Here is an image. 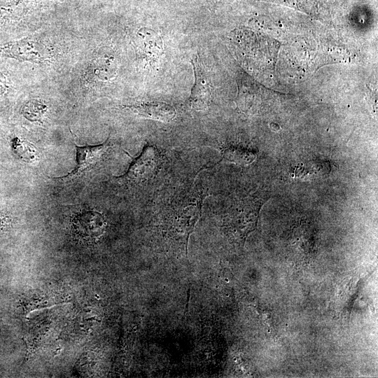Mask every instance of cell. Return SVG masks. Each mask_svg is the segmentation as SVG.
Masks as SVG:
<instances>
[{"instance_id": "1", "label": "cell", "mask_w": 378, "mask_h": 378, "mask_svg": "<svg viewBox=\"0 0 378 378\" xmlns=\"http://www.w3.org/2000/svg\"><path fill=\"white\" fill-rule=\"evenodd\" d=\"M204 197L202 190L192 188L175 197L164 210L171 230L179 234L187 246L190 234L200 217Z\"/></svg>"}, {"instance_id": "2", "label": "cell", "mask_w": 378, "mask_h": 378, "mask_svg": "<svg viewBox=\"0 0 378 378\" xmlns=\"http://www.w3.org/2000/svg\"><path fill=\"white\" fill-rule=\"evenodd\" d=\"M162 162L160 151L155 146L147 144L132 160L126 173L118 178L132 185L144 183L155 176Z\"/></svg>"}, {"instance_id": "3", "label": "cell", "mask_w": 378, "mask_h": 378, "mask_svg": "<svg viewBox=\"0 0 378 378\" xmlns=\"http://www.w3.org/2000/svg\"><path fill=\"white\" fill-rule=\"evenodd\" d=\"M237 83L238 95L235 101L241 111L254 114L264 108V104L268 100L265 88H261L258 83L243 72L239 75Z\"/></svg>"}, {"instance_id": "4", "label": "cell", "mask_w": 378, "mask_h": 378, "mask_svg": "<svg viewBox=\"0 0 378 378\" xmlns=\"http://www.w3.org/2000/svg\"><path fill=\"white\" fill-rule=\"evenodd\" d=\"M106 225L104 216L92 209L78 212L71 220V228L76 237L87 244L99 239L104 232Z\"/></svg>"}, {"instance_id": "5", "label": "cell", "mask_w": 378, "mask_h": 378, "mask_svg": "<svg viewBox=\"0 0 378 378\" xmlns=\"http://www.w3.org/2000/svg\"><path fill=\"white\" fill-rule=\"evenodd\" d=\"M0 57L41 64L48 58L46 47L29 37L0 44Z\"/></svg>"}, {"instance_id": "6", "label": "cell", "mask_w": 378, "mask_h": 378, "mask_svg": "<svg viewBox=\"0 0 378 378\" xmlns=\"http://www.w3.org/2000/svg\"><path fill=\"white\" fill-rule=\"evenodd\" d=\"M111 146L109 137L104 143L98 145L83 146L75 145L76 155L75 168L67 174L62 176L52 177V179L71 181L80 177L85 172L92 169L104 158Z\"/></svg>"}, {"instance_id": "7", "label": "cell", "mask_w": 378, "mask_h": 378, "mask_svg": "<svg viewBox=\"0 0 378 378\" xmlns=\"http://www.w3.org/2000/svg\"><path fill=\"white\" fill-rule=\"evenodd\" d=\"M190 62L195 74V83L187 104L194 110L204 111L210 104L213 86L198 56L194 55Z\"/></svg>"}, {"instance_id": "8", "label": "cell", "mask_w": 378, "mask_h": 378, "mask_svg": "<svg viewBox=\"0 0 378 378\" xmlns=\"http://www.w3.org/2000/svg\"><path fill=\"white\" fill-rule=\"evenodd\" d=\"M228 215L229 225L240 233H246L253 226L258 212V204L246 198L232 205Z\"/></svg>"}, {"instance_id": "9", "label": "cell", "mask_w": 378, "mask_h": 378, "mask_svg": "<svg viewBox=\"0 0 378 378\" xmlns=\"http://www.w3.org/2000/svg\"><path fill=\"white\" fill-rule=\"evenodd\" d=\"M125 107L141 117L165 122L172 121L176 115L174 106L162 102H143Z\"/></svg>"}, {"instance_id": "10", "label": "cell", "mask_w": 378, "mask_h": 378, "mask_svg": "<svg viewBox=\"0 0 378 378\" xmlns=\"http://www.w3.org/2000/svg\"><path fill=\"white\" fill-rule=\"evenodd\" d=\"M48 106L40 99H31L24 104L21 113L22 115L31 122H41Z\"/></svg>"}, {"instance_id": "11", "label": "cell", "mask_w": 378, "mask_h": 378, "mask_svg": "<svg viewBox=\"0 0 378 378\" xmlns=\"http://www.w3.org/2000/svg\"><path fill=\"white\" fill-rule=\"evenodd\" d=\"M13 148L18 158L27 162H33L36 160L38 153L34 146L29 142L15 138L13 139Z\"/></svg>"}, {"instance_id": "12", "label": "cell", "mask_w": 378, "mask_h": 378, "mask_svg": "<svg viewBox=\"0 0 378 378\" xmlns=\"http://www.w3.org/2000/svg\"><path fill=\"white\" fill-rule=\"evenodd\" d=\"M223 157L230 161L238 163H248L251 160V153L239 148H227L223 150Z\"/></svg>"}, {"instance_id": "13", "label": "cell", "mask_w": 378, "mask_h": 378, "mask_svg": "<svg viewBox=\"0 0 378 378\" xmlns=\"http://www.w3.org/2000/svg\"><path fill=\"white\" fill-rule=\"evenodd\" d=\"M8 90V80L3 72L0 71V95L4 94Z\"/></svg>"}]
</instances>
